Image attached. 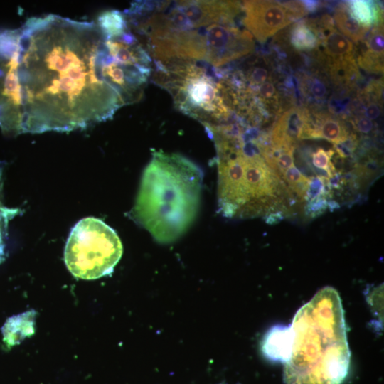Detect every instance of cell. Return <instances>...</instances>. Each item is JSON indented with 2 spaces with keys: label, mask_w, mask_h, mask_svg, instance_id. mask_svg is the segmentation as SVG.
I'll use <instances>...</instances> for the list:
<instances>
[{
  "label": "cell",
  "mask_w": 384,
  "mask_h": 384,
  "mask_svg": "<svg viewBox=\"0 0 384 384\" xmlns=\"http://www.w3.org/2000/svg\"><path fill=\"white\" fill-rule=\"evenodd\" d=\"M18 29L22 134L87 129L124 106L103 76L104 38L96 23L48 14Z\"/></svg>",
  "instance_id": "cell-1"
},
{
  "label": "cell",
  "mask_w": 384,
  "mask_h": 384,
  "mask_svg": "<svg viewBox=\"0 0 384 384\" xmlns=\"http://www.w3.org/2000/svg\"><path fill=\"white\" fill-rule=\"evenodd\" d=\"M290 326L285 384H341L350 363L346 326L338 292L325 287L296 313Z\"/></svg>",
  "instance_id": "cell-2"
},
{
  "label": "cell",
  "mask_w": 384,
  "mask_h": 384,
  "mask_svg": "<svg viewBox=\"0 0 384 384\" xmlns=\"http://www.w3.org/2000/svg\"><path fill=\"white\" fill-rule=\"evenodd\" d=\"M201 169L174 153L153 151L141 180L131 218L159 242H171L192 225L200 204Z\"/></svg>",
  "instance_id": "cell-3"
},
{
  "label": "cell",
  "mask_w": 384,
  "mask_h": 384,
  "mask_svg": "<svg viewBox=\"0 0 384 384\" xmlns=\"http://www.w3.org/2000/svg\"><path fill=\"white\" fill-rule=\"evenodd\" d=\"M152 80L171 96L176 107L204 126L233 121L238 107L235 92L228 82V70L203 61H154Z\"/></svg>",
  "instance_id": "cell-4"
},
{
  "label": "cell",
  "mask_w": 384,
  "mask_h": 384,
  "mask_svg": "<svg viewBox=\"0 0 384 384\" xmlns=\"http://www.w3.org/2000/svg\"><path fill=\"white\" fill-rule=\"evenodd\" d=\"M240 25L214 23L179 28H151L137 36L146 41L144 46L154 61H203L219 68L255 50L252 34Z\"/></svg>",
  "instance_id": "cell-5"
},
{
  "label": "cell",
  "mask_w": 384,
  "mask_h": 384,
  "mask_svg": "<svg viewBox=\"0 0 384 384\" xmlns=\"http://www.w3.org/2000/svg\"><path fill=\"white\" fill-rule=\"evenodd\" d=\"M122 245L116 232L100 219L88 217L72 228L64 259L71 274L95 279L110 274L120 260Z\"/></svg>",
  "instance_id": "cell-6"
},
{
  "label": "cell",
  "mask_w": 384,
  "mask_h": 384,
  "mask_svg": "<svg viewBox=\"0 0 384 384\" xmlns=\"http://www.w3.org/2000/svg\"><path fill=\"white\" fill-rule=\"evenodd\" d=\"M18 29L0 31V129L8 136L22 134L23 110L17 77Z\"/></svg>",
  "instance_id": "cell-7"
},
{
  "label": "cell",
  "mask_w": 384,
  "mask_h": 384,
  "mask_svg": "<svg viewBox=\"0 0 384 384\" xmlns=\"http://www.w3.org/2000/svg\"><path fill=\"white\" fill-rule=\"evenodd\" d=\"M242 4V23L260 43L296 20L281 1H244Z\"/></svg>",
  "instance_id": "cell-8"
},
{
  "label": "cell",
  "mask_w": 384,
  "mask_h": 384,
  "mask_svg": "<svg viewBox=\"0 0 384 384\" xmlns=\"http://www.w3.org/2000/svg\"><path fill=\"white\" fill-rule=\"evenodd\" d=\"M309 119L310 113L306 108L293 107L285 111L273 127L271 144L295 147L296 142L302 139Z\"/></svg>",
  "instance_id": "cell-9"
},
{
  "label": "cell",
  "mask_w": 384,
  "mask_h": 384,
  "mask_svg": "<svg viewBox=\"0 0 384 384\" xmlns=\"http://www.w3.org/2000/svg\"><path fill=\"white\" fill-rule=\"evenodd\" d=\"M320 44V57L325 61L354 55L353 43L334 26H314Z\"/></svg>",
  "instance_id": "cell-10"
},
{
  "label": "cell",
  "mask_w": 384,
  "mask_h": 384,
  "mask_svg": "<svg viewBox=\"0 0 384 384\" xmlns=\"http://www.w3.org/2000/svg\"><path fill=\"white\" fill-rule=\"evenodd\" d=\"M348 136L345 122L338 117L323 112L311 114L307 139H324L336 144L345 141Z\"/></svg>",
  "instance_id": "cell-11"
},
{
  "label": "cell",
  "mask_w": 384,
  "mask_h": 384,
  "mask_svg": "<svg viewBox=\"0 0 384 384\" xmlns=\"http://www.w3.org/2000/svg\"><path fill=\"white\" fill-rule=\"evenodd\" d=\"M291 341L290 326H275L265 334L262 351L267 358L285 363L289 358Z\"/></svg>",
  "instance_id": "cell-12"
},
{
  "label": "cell",
  "mask_w": 384,
  "mask_h": 384,
  "mask_svg": "<svg viewBox=\"0 0 384 384\" xmlns=\"http://www.w3.org/2000/svg\"><path fill=\"white\" fill-rule=\"evenodd\" d=\"M330 79L340 88L353 89L360 81V73L354 55L324 62Z\"/></svg>",
  "instance_id": "cell-13"
},
{
  "label": "cell",
  "mask_w": 384,
  "mask_h": 384,
  "mask_svg": "<svg viewBox=\"0 0 384 384\" xmlns=\"http://www.w3.org/2000/svg\"><path fill=\"white\" fill-rule=\"evenodd\" d=\"M346 6L350 16L361 25L370 28L383 24V9L377 1L353 0L346 1Z\"/></svg>",
  "instance_id": "cell-14"
},
{
  "label": "cell",
  "mask_w": 384,
  "mask_h": 384,
  "mask_svg": "<svg viewBox=\"0 0 384 384\" xmlns=\"http://www.w3.org/2000/svg\"><path fill=\"white\" fill-rule=\"evenodd\" d=\"M334 21L337 28L356 43L363 41L370 31V28L361 25L350 16L346 3L336 8Z\"/></svg>",
  "instance_id": "cell-15"
},
{
  "label": "cell",
  "mask_w": 384,
  "mask_h": 384,
  "mask_svg": "<svg viewBox=\"0 0 384 384\" xmlns=\"http://www.w3.org/2000/svg\"><path fill=\"white\" fill-rule=\"evenodd\" d=\"M290 43L297 50L310 51L319 46L315 30L304 23L294 25L290 31Z\"/></svg>",
  "instance_id": "cell-16"
},
{
  "label": "cell",
  "mask_w": 384,
  "mask_h": 384,
  "mask_svg": "<svg viewBox=\"0 0 384 384\" xmlns=\"http://www.w3.org/2000/svg\"><path fill=\"white\" fill-rule=\"evenodd\" d=\"M300 89L304 96L318 102L323 101L327 95L326 82L319 77H302Z\"/></svg>",
  "instance_id": "cell-17"
},
{
  "label": "cell",
  "mask_w": 384,
  "mask_h": 384,
  "mask_svg": "<svg viewBox=\"0 0 384 384\" xmlns=\"http://www.w3.org/2000/svg\"><path fill=\"white\" fill-rule=\"evenodd\" d=\"M334 154V150L326 151L322 148H319L311 154V161L314 167L325 171L329 178L333 177L336 173V168L331 161V158Z\"/></svg>",
  "instance_id": "cell-18"
},
{
  "label": "cell",
  "mask_w": 384,
  "mask_h": 384,
  "mask_svg": "<svg viewBox=\"0 0 384 384\" xmlns=\"http://www.w3.org/2000/svg\"><path fill=\"white\" fill-rule=\"evenodd\" d=\"M366 50L377 56L383 57V24L375 26L369 32L365 41Z\"/></svg>",
  "instance_id": "cell-19"
},
{
  "label": "cell",
  "mask_w": 384,
  "mask_h": 384,
  "mask_svg": "<svg viewBox=\"0 0 384 384\" xmlns=\"http://www.w3.org/2000/svg\"><path fill=\"white\" fill-rule=\"evenodd\" d=\"M328 207V201L325 196H319L309 201H307L305 206V214L311 218H314L322 215Z\"/></svg>",
  "instance_id": "cell-20"
},
{
  "label": "cell",
  "mask_w": 384,
  "mask_h": 384,
  "mask_svg": "<svg viewBox=\"0 0 384 384\" xmlns=\"http://www.w3.org/2000/svg\"><path fill=\"white\" fill-rule=\"evenodd\" d=\"M351 98L347 96H334L329 100V108L334 114L347 115V110L350 105Z\"/></svg>",
  "instance_id": "cell-21"
},
{
  "label": "cell",
  "mask_w": 384,
  "mask_h": 384,
  "mask_svg": "<svg viewBox=\"0 0 384 384\" xmlns=\"http://www.w3.org/2000/svg\"><path fill=\"white\" fill-rule=\"evenodd\" d=\"M282 175L289 187L307 178L294 165L287 169Z\"/></svg>",
  "instance_id": "cell-22"
},
{
  "label": "cell",
  "mask_w": 384,
  "mask_h": 384,
  "mask_svg": "<svg viewBox=\"0 0 384 384\" xmlns=\"http://www.w3.org/2000/svg\"><path fill=\"white\" fill-rule=\"evenodd\" d=\"M352 124L355 129L363 134H368L373 129V122L363 116L355 117Z\"/></svg>",
  "instance_id": "cell-23"
},
{
  "label": "cell",
  "mask_w": 384,
  "mask_h": 384,
  "mask_svg": "<svg viewBox=\"0 0 384 384\" xmlns=\"http://www.w3.org/2000/svg\"><path fill=\"white\" fill-rule=\"evenodd\" d=\"M362 113L369 119H375L381 114V105L378 102L370 101L366 107H363Z\"/></svg>",
  "instance_id": "cell-24"
},
{
  "label": "cell",
  "mask_w": 384,
  "mask_h": 384,
  "mask_svg": "<svg viewBox=\"0 0 384 384\" xmlns=\"http://www.w3.org/2000/svg\"><path fill=\"white\" fill-rule=\"evenodd\" d=\"M284 218V213L282 211H277L274 213L270 212L266 213L264 219L267 224L274 225L280 222Z\"/></svg>",
  "instance_id": "cell-25"
},
{
  "label": "cell",
  "mask_w": 384,
  "mask_h": 384,
  "mask_svg": "<svg viewBox=\"0 0 384 384\" xmlns=\"http://www.w3.org/2000/svg\"><path fill=\"white\" fill-rule=\"evenodd\" d=\"M302 3L307 13L316 11L321 4L319 1H302Z\"/></svg>",
  "instance_id": "cell-26"
},
{
  "label": "cell",
  "mask_w": 384,
  "mask_h": 384,
  "mask_svg": "<svg viewBox=\"0 0 384 384\" xmlns=\"http://www.w3.org/2000/svg\"><path fill=\"white\" fill-rule=\"evenodd\" d=\"M4 169V162L0 161V206H2L1 202V191H2V171Z\"/></svg>",
  "instance_id": "cell-27"
},
{
  "label": "cell",
  "mask_w": 384,
  "mask_h": 384,
  "mask_svg": "<svg viewBox=\"0 0 384 384\" xmlns=\"http://www.w3.org/2000/svg\"><path fill=\"white\" fill-rule=\"evenodd\" d=\"M328 206L331 209H335V208H339L338 204L335 201H331L328 202Z\"/></svg>",
  "instance_id": "cell-28"
}]
</instances>
